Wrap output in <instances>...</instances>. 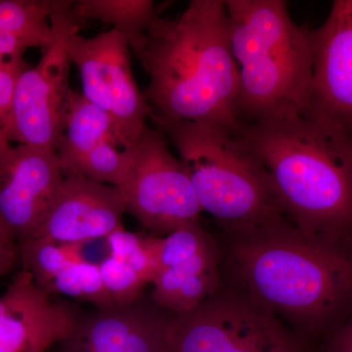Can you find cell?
I'll list each match as a JSON object with an SVG mask.
<instances>
[{"label":"cell","mask_w":352,"mask_h":352,"mask_svg":"<svg viewBox=\"0 0 352 352\" xmlns=\"http://www.w3.org/2000/svg\"><path fill=\"white\" fill-rule=\"evenodd\" d=\"M104 141H113L122 147L108 113L85 98L82 92L73 90L63 134L56 149L64 176L82 157Z\"/></svg>","instance_id":"cell-18"},{"label":"cell","mask_w":352,"mask_h":352,"mask_svg":"<svg viewBox=\"0 0 352 352\" xmlns=\"http://www.w3.org/2000/svg\"><path fill=\"white\" fill-rule=\"evenodd\" d=\"M69 54L80 72L83 96L108 113L122 147H134L152 109L134 78L129 41L113 29L91 38L76 32Z\"/></svg>","instance_id":"cell-8"},{"label":"cell","mask_w":352,"mask_h":352,"mask_svg":"<svg viewBox=\"0 0 352 352\" xmlns=\"http://www.w3.org/2000/svg\"><path fill=\"white\" fill-rule=\"evenodd\" d=\"M64 179L55 150L11 143L0 148V220L19 244L38 230Z\"/></svg>","instance_id":"cell-10"},{"label":"cell","mask_w":352,"mask_h":352,"mask_svg":"<svg viewBox=\"0 0 352 352\" xmlns=\"http://www.w3.org/2000/svg\"><path fill=\"white\" fill-rule=\"evenodd\" d=\"M231 48L239 68L238 122L250 124L309 106L314 58L309 29L284 0H226Z\"/></svg>","instance_id":"cell-4"},{"label":"cell","mask_w":352,"mask_h":352,"mask_svg":"<svg viewBox=\"0 0 352 352\" xmlns=\"http://www.w3.org/2000/svg\"><path fill=\"white\" fill-rule=\"evenodd\" d=\"M59 0H0V43L9 60L29 48L47 50L53 41L50 17Z\"/></svg>","instance_id":"cell-17"},{"label":"cell","mask_w":352,"mask_h":352,"mask_svg":"<svg viewBox=\"0 0 352 352\" xmlns=\"http://www.w3.org/2000/svg\"><path fill=\"white\" fill-rule=\"evenodd\" d=\"M124 214L126 201L115 187L80 176H65L56 198L31 239L72 245L105 239L124 226Z\"/></svg>","instance_id":"cell-13"},{"label":"cell","mask_w":352,"mask_h":352,"mask_svg":"<svg viewBox=\"0 0 352 352\" xmlns=\"http://www.w3.org/2000/svg\"><path fill=\"white\" fill-rule=\"evenodd\" d=\"M74 13L80 20H97L120 32L135 54L157 17L152 0H78Z\"/></svg>","instance_id":"cell-19"},{"label":"cell","mask_w":352,"mask_h":352,"mask_svg":"<svg viewBox=\"0 0 352 352\" xmlns=\"http://www.w3.org/2000/svg\"><path fill=\"white\" fill-rule=\"evenodd\" d=\"M296 346L272 314L251 302L208 298L170 315L166 352H289Z\"/></svg>","instance_id":"cell-9"},{"label":"cell","mask_w":352,"mask_h":352,"mask_svg":"<svg viewBox=\"0 0 352 352\" xmlns=\"http://www.w3.org/2000/svg\"><path fill=\"white\" fill-rule=\"evenodd\" d=\"M151 120L186 166L201 212L212 215L229 232L285 219L270 173L238 124Z\"/></svg>","instance_id":"cell-5"},{"label":"cell","mask_w":352,"mask_h":352,"mask_svg":"<svg viewBox=\"0 0 352 352\" xmlns=\"http://www.w3.org/2000/svg\"><path fill=\"white\" fill-rule=\"evenodd\" d=\"M289 352H300V349H298V346L294 347V349H292L291 351Z\"/></svg>","instance_id":"cell-26"},{"label":"cell","mask_w":352,"mask_h":352,"mask_svg":"<svg viewBox=\"0 0 352 352\" xmlns=\"http://www.w3.org/2000/svg\"><path fill=\"white\" fill-rule=\"evenodd\" d=\"M108 254L129 264L148 284H152L159 272L155 254L154 235L135 233L124 226L105 238Z\"/></svg>","instance_id":"cell-21"},{"label":"cell","mask_w":352,"mask_h":352,"mask_svg":"<svg viewBox=\"0 0 352 352\" xmlns=\"http://www.w3.org/2000/svg\"><path fill=\"white\" fill-rule=\"evenodd\" d=\"M232 235L233 272L252 302L268 314L315 329L352 295L351 256L285 219Z\"/></svg>","instance_id":"cell-3"},{"label":"cell","mask_w":352,"mask_h":352,"mask_svg":"<svg viewBox=\"0 0 352 352\" xmlns=\"http://www.w3.org/2000/svg\"><path fill=\"white\" fill-rule=\"evenodd\" d=\"M82 312L44 294L22 270L0 296V352H47L68 337Z\"/></svg>","instance_id":"cell-11"},{"label":"cell","mask_w":352,"mask_h":352,"mask_svg":"<svg viewBox=\"0 0 352 352\" xmlns=\"http://www.w3.org/2000/svg\"><path fill=\"white\" fill-rule=\"evenodd\" d=\"M170 315L144 295L131 305L82 312L57 352H166Z\"/></svg>","instance_id":"cell-12"},{"label":"cell","mask_w":352,"mask_h":352,"mask_svg":"<svg viewBox=\"0 0 352 352\" xmlns=\"http://www.w3.org/2000/svg\"><path fill=\"white\" fill-rule=\"evenodd\" d=\"M134 55L149 78L150 119L237 126L239 68L224 0H191L175 19L157 16Z\"/></svg>","instance_id":"cell-2"},{"label":"cell","mask_w":352,"mask_h":352,"mask_svg":"<svg viewBox=\"0 0 352 352\" xmlns=\"http://www.w3.org/2000/svg\"><path fill=\"white\" fill-rule=\"evenodd\" d=\"M132 164L119 191L131 214L152 235H168L198 223L201 212L186 166L161 129L146 126L132 147Z\"/></svg>","instance_id":"cell-7"},{"label":"cell","mask_w":352,"mask_h":352,"mask_svg":"<svg viewBox=\"0 0 352 352\" xmlns=\"http://www.w3.org/2000/svg\"><path fill=\"white\" fill-rule=\"evenodd\" d=\"M20 263V244L0 220V278L6 276Z\"/></svg>","instance_id":"cell-24"},{"label":"cell","mask_w":352,"mask_h":352,"mask_svg":"<svg viewBox=\"0 0 352 352\" xmlns=\"http://www.w3.org/2000/svg\"><path fill=\"white\" fill-rule=\"evenodd\" d=\"M80 245L45 239L20 244V263L46 295L66 296L90 303L95 309L116 307L104 286L98 263L83 258Z\"/></svg>","instance_id":"cell-15"},{"label":"cell","mask_w":352,"mask_h":352,"mask_svg":"<svg viewBox=\"0 0 352 352\" xmlns=\"http://www.w3.org/2000/svg\"><path fill=\"white\" fill-rule=\"evenodd\" d=\"M314 76L308 107L352 131V0H336L309 29Z\"/></svg>","instance_id":"cell-14"},{"label":"cell","mask_w":352,"mask_h":352,"mask_svg":"<svg viewBox=\"0 0 352 352\" xmlns=\"http://www.w3.org/2000/svg\"><path fill=\"white\" fill-rule=\"evenodd\" d=\"M104 286L115 305H127L144 295L148 283L133 268L116 256L107 254L98 263Z\"/></svg>","instance_id":"cell-23"},{"label":"cell","mask_w":352,"mask_h":352,"mask_svg":"<svg viewBox=\"0 0 352 352\" xmlns=\"http://www.w3.org/2000/svg\"><path fill=\"white\" fill-rule=\"evenodd\" d=\"M212 245L200 224L182 227L168 235H154L155 254L159 271L189 261Z\"/></svg>","instance_id":"cell-22"},{"label":"cell","mask_w":352,"mask_h":352,"mask_svg":"<svg viewBox=\"0 0 352 352\" xmlns=\"http://www.w3.org/2000/svg\"><path fill=\"white\" fill-rule=\"evenodd\" d=\"M217 283V254L212 245L185 263L160 270L150 298L170 314H184L208 300Z\"/></svg>","instance_id":"cell-16"},{"label":"cell","mask_w":352,"mask_h":352,"mask_svg":"<svg viewBox=\"0 0 352 352\" xmlns=\"http://www.w3.org/2000/svg\"><path fill=\"white\" fill-rule=\"evenodd\" d=\"M328 352H352V320L336 338L329 347Z\"/></svg>","instance_id":"cell-25"},{"label":"cell","mask_w":352,"mask_h":352,"mask_svg":"<svg viewBox=\"0 0 352 352\" xmlns=\"http://www.w3.org/2000/svg\"><path fill=\"white\" fill-rule=\"evenodd\" d=\"M132 159V148L124 149L119 143L104 141L82 157L65 176H80L120 189L131 170Z\"/></svg>","instance_id":"cell-20"},{"label":"cell","mask_w":352,"mask_h":352,"mask_svg":"<svg viewBox=\"0 0 352 352\" xmlns=\"http://www.w3.org/2000/svg\"><path fill=\"white\" fill-rule=\"evenodd\" d=\"M238 126L300 232L333 245L351 232V129L308 107Z\"/></svg>","instance_id":"cell-1"},{"label":"cell","mask_w":352,"mask_h":352,"mask_svg":"<svg viewBox=\"0 0 352 352\" xmlns=\"http://www.w3.org/2000/svg\"><path fill=\"white\" fill-rule=\"evenodd\" d=\"M74 1L59 0L50 17L53 41L41 61L23 71L16 83L6 126L9 142L56 151L62 138L72 89L69 75V41L80 31L82 20Z\"/></svg>","instance_id":"cell-6"}]
</instances>
